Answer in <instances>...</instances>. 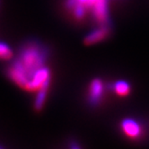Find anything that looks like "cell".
Masks as SVG:
<instances>
[{
    "mask_svg": "<svg viewBox=\"0 0 149 149\" xmlns=\"http://www.w3.org/2000/svg\"><path fill=\"white\" fill-rule=\"evenodd\" d=\"M48 49L40 42L29 41L21 49L17 59L8 68V77L22 88H27L34 74L45 68Z\"/></svg>",
    "mask_w": 149,
    "mask_h": 149,
    "instance_id": "obj_1",
    "label": "cell"
},
{
    "mask_svg": "<svg viewBox=\"0 0 149 149\" xmlns=\"http://www.w3.org/2000/svg\"><path fill=\"white\" fill-rule=\"evenodd\" d=\"M110 33V26L109 24L100 25L98 28L93 30V31L84 38V43L86 45L95 44L97 42L103 40Z\"/></svg>",
    "mask_w": 149,
    "mask_h": 149,
    "instance_id": "obj_2",
    "label": "cell"
},
{
    "mask_svg": "<svg viewBox=\"0 0 149 149\" xmlns=\"http://www.w3.org/2000/svg\"><path fill=\"white\" fill-rule=\"evenodd\" d=\"M103 93V83L101 79H93L89 86L88 101L90 104L96 105L100 102Z\"/></svg>",
    "mask_w": 149,
    "mask_h": 149,
    "instance_id": "obj_3",
    "label": "cell"
},
{
    "mask_svg": "<svg viewBox=\"0 0 149 149\" xmlns=\"http://www.w3.org/2000/svg\"><path fill=\"white\" fill-rule=\"evenodd\" d=\"M123 133L130 138H137L142 134V127L139 122L133 119H125L121 122Z\"/></svg>",
    "mask_w": 149,
    "mask_h": 149,
    "instance_id": "obj_4",
    "label": "cell"
},
{
    "mask_svg": "<svg viewBox=\"0 0 149 149\" xmlns=\"http://www.w3.org/2000/svg\"><path fill=\"white\" fill-rule=\"evenodd\" d=\"M49 84H50V81L46 83L43 86L37 91L36 99L34 101V108L36 111H40L42 107H43L47 94H48V91L49 88Z\"/></svg>",
    "mask_w": 149,
    "mask_h": 149,
    "instance_id": "obj_5",
    "label": "cell"
},
{
    "mask_svg": "<svg viewBox=\"0 0 149 149\" xmlns=\"http://www.w3.org/2000/svg\"><path fill=\"white\" fill-rule=\"evenodd\" d=\"M114 91L115 93L120 95V96H126L127 94H129L130 92V86L129 83H127L126 81H118L116 82L114 84Z\"/></svg>",
    "mask_w": 149,
    "mask_h": 149,
    "instance_id": "obj_6",
    "label": "cell"
},
{
    "mask_svg": "<svg viewBox=\"0 0 149 149\" xmlns=\"http://www.w3.org/2000/svg\"><path fill=\"white\" fill-rule=\"evenodd\" d=\"M13 56V51L9 46L0 41V59H10Z\"/></svg>",
    "mask_w": 149,
    "mask_h": 149,
    "instance_id": "obj_7",
    "label": "cell"
}]
</instances>
